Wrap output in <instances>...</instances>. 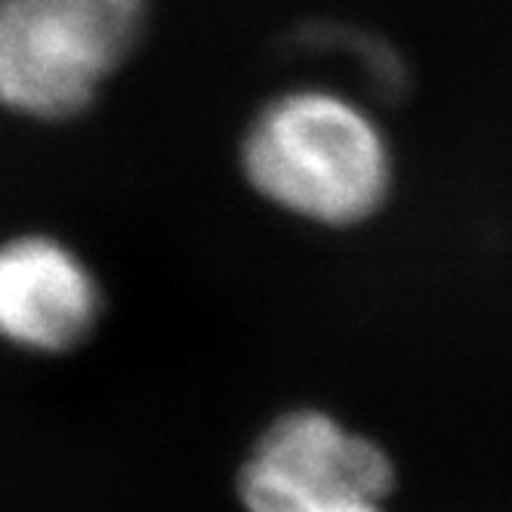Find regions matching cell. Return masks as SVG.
<instances>
[{
  "label": "cell",
  "mask_w": 512,
  "mask_h": 512,
  "mask_svg": "<svg viewBox=\"0 0 512 512\" xmlns=\"http://www.w3.org/2000/svg\"><path fill=\"white\" fill-rule=\"evenodd\" d=\"M297 53L309 56H340L334 62L352 65V78L364 87L368 102H395L411 87L405 59L386 41L371 31H358L352 25L315 22L303 25L294 34Z\"/></svg>",
  "instance_id": "5b68a950"
},
{
  "label": "cell",
  "mask_w": 512,
  "mask_h": 512,
  "mask_svg": "<svg viewBox=\"0 0 512 512\" xmlns=\"http://www.w3.org/2000/svg\"><path fill=\"white\" fill-rule=\"evenodd\" d=\"M152 0H0V112L71 124L149 38Z\"/></svg>",
  "instance_id": "7a4b0ae2"
},
{
  "label": "cell",
  "mask_w": 512,
  "mask_h": 512,
  "mask_svg": "<svg viewBox=\"0 0 512 512\" xmlns=\"http://www.w3.org/2000/svg\"><path fill=\"white\" fill-rule=\"evenodd\" d=\"M247 189L315 229H358L395 192V149L374 102L355 90L297 84L269 96L238 139Z\"/></svg>",
  "instance_id": "6da1fadb"
},
{
  "label": "cell",
  "mask_w": 512,
  "mask_h": 512,
  "mask_svg": "<svg viewBox=\"0 0 512 512\" xmlns=\"http://www.w3.org/2000/svg\"><path fill=\"white\" fill-rule=\"evenodd\" d=\"M102 315V281L78 247L38 229L0 238V346L44 358L78 352Z\"/></svg>",
  "instance_id": "277c9868"
},
{
  "label": "cell",
  "mask_w": 512,
  "mask_h": 512,
  "mask_svg": "<svg viewBox=\"0 0 512 512\" xmlns=\"http://www.w3.org/2000/svg\"><path fill=\"white\" fill-rule=\"evenodd\" d=\"M395 485V460L374 435L312 405L272 417L235 475L244 512H389Z\"/></svg>",
  "instance_id": "3957f363"
}]
</instances>
